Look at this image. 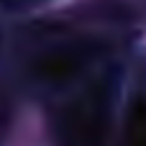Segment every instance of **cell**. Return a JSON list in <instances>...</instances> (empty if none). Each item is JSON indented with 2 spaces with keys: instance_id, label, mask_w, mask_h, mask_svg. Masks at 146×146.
Here are the masks:
<instances>
[{
  "instance_id": "cell-1",
  "label": "cell",
  "mask_w": 146,
  "mask_h": 146,
  "mask_svg": "<svg viewBox=\"0 0 146 146\" xmlns=\"http://www.w3.org/2000/svg\"><path fill=\"white\" fill-rule=\"evenodd\" d=\"M108 87L95 85L77 100H72L59 118L62 146H103L108 128Z\"/></svg>"
},
{
  "instance_id": "cell-2",
  "label": "cell",
  "mask_w": 146,
  "mask_h": 146,
  "mask_svg": "<svg viewBox=\"0 0 146 146\" xmlns=\"http://www.w3.org/2000/svg\"><path fill=\"white\" fill-rule=\"evenodd\" d=\"M126 146H146V98H136L128 108Z\"/></svg>"
},
{
  "instance_id": "cell-3",
  "label": "cell",
  "mask_w": 146,
  "mask_h": 146,
  "mask_svg": "<svg viewBox=\"0 0 146 146\" xmlns=\"http://www.w3.org/2000/svg\"><path fill=\"white\" fill-rule=\"evenodd\" d=\"M3 3H8L13 8H21V5H33V3H41V0H3Z\"/></svg>"
}]
</instances>
